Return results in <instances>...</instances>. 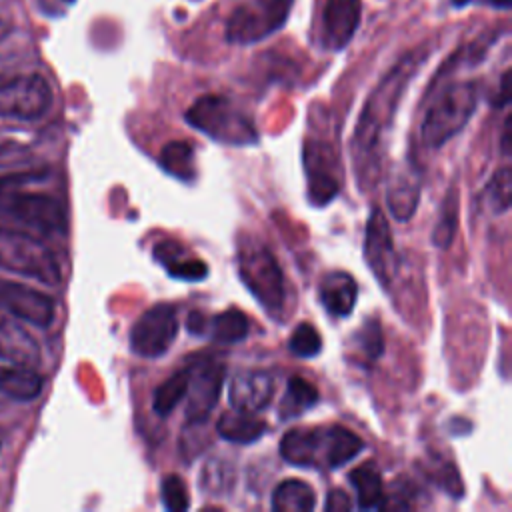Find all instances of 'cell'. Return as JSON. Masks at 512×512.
<instances>
[{
	"label": "cell",
	"mask_w": 512,
	"mask_h": 512,
	"mask_svg": "<svg viewBox=\"0 0 512 512\" xmlns=\"http://www.w3.org/2000/svg\"><path fill=\"white\" fill-rule=\"evenodd\" d=\"M224 374V364L214 358H200L188 366V402L184 410L188 424H202L208 420L220 398Z\"/></svg>",
	"instance_id": "12"
},
{
	"label": "cell",
	"mask_w": 512,
	"mask_h": 512,
	"mask_svg": "<svg viewBox=\"0 0 512 512\" xmlns=\"http://www.w3.org/2000/svg\"><path fill=\"white\" fill-rule=\"evenodd\" d=\"M510 194H512V174L508 166H502L492 174L486 186V200L494 212L504 214L510 208Z\"/></svg>",
	"instance_id": "30"
},
{
	"label": "cell",
	"mask_w": 512,
	"mask_h": 512,
	"mask_svg": "<svg viewBox=\"0 0 512 512\" xmlns=\"http://www.w3.org/2000/svg\"><path fill=\"white\" fill-rule=\"evenodd\" d=\"M322 338L320 332L310 322H300L288 340V350L298 358H312L320 352Z\"/></svg>",
	"instance_id": "32"
},
{
	"label": "cell",
	"mask_w": 512,
	"mask_h": 512,
	"mask_svg": "<svg viewBox=\"0 0 512 512\" xmlns=\"http://www.w3.org/2000/svg\"><path fill=\"white\" fill-rule=\"evenodd\" d=\"M428 52L424 48H416L404 54L376 84L370 96L364 102V108L358 116L352 140L350 154L354 176L360 190H372L380 176V156H382V140L390 130L392 120L396 116L398 104L418 72L424 64Z\"/></svg>",
	"instance_id": "1"
},
{
	"label": "cell",
	"mask_w": 512,
	"mask_h": 512,
	"mask_svg": "<svg viewBox=\"0 0 512 512\" xmlns=\"http://www.w3.org/2000/svg\"><path fill=\"white\" fill-rule=\"evenodd\" d=\"M178 334V314L172 304H156L134 322L130 350L142 358H158L170 350Z\"/></svg>",
	"instance_id": "10"
},
{
	"label": "cell",
	"mask_w": 512,
	"mask_h": 512,
	"mask_svg": "<svg viewBox=\"0 0 512 512\" xmlns=\"http://www.w3.org/2000/svg\"><path fill=\"white\" fill-rule=\"evenodd\" d=\"M8 32H10V26H8V22H4V20H0V42L8 36Z\"/></svg>",
	"instance_id": "39"
},
{
	"label": "cell",
	"mask_w": 512,
	"mask_h": 512,
	"mask_svg": "<svg viewBox=\"0 0 512 512\" xmlns=\"http://www.w3.org/2000/svg\"><path fill=\"white\" fill-rule=\"evenodd\" d=\"M30 158V150L12 138H0V168L22 164Z\"/></svg>",
	"instance_id": "35"
},
{
	"label": "cell",
	"mask_w": 512,
	"mask_h": 512,
	"mask_svg": "<svg viewBox=\"0 0 512 512\" xmlns=\"http://www.w3.org/2000/svg\"><path fill=\"white\" fill-rule=\"evenodd\" d=\"M502 152H504L506 156L510 154V118H506L504 130H502Z\"/></svg>",
	"instance_id": "38"
},
{
	"label": "cell",
	"mask_w": 512,
	"mask_h": 512,
	"mask_svg": "<svg viewBox=\"0 0 512 512\" xmlns=\"http://www.w3.org/2000/svg\"><path fill=\"white\" fill-rule=\"evenodd\" d=\"M164 172L170 176L192 182L196 178V160H194V146L186 140H172L168 142L158 158Z\"/></svg>",
	"instance_id": "27"
},
{
	"label": "cell",
	"mask_w": 512,
	"mask_h": 512,
	"mask_svg": "<svg viewBox=\"0 0 512 512\" xmlns=\"http://www.w3.org/2000/svg\"><path fill=\"white\" fill-rule=\"evenodd\" d=\"M274 394V378L266 370L238 372L228 386V402L232 410L256 414L268 408Z\"/></svg>",
	"instance_id": "16"
},
{
	"label": "cell",
	"mask_w": 512,
	"mask_h": 512,
	"mask_svg": "<svg viewBox=\"0 0 512 512\" xmlns=\"http://www.w3.org/2000/svg\"><path fill=\"white\" fill-rule=\"evenodd\" d=\"M206 324H208V318H206L202 312L194 310V312L188 314L186 330H188L190 334H194V336H204V334H206Z\"/></svg>",
	"instance_id": "37"
},
{
	"label": "cell",
	"mask_w": 512,
	"mask_h": 512,
	"mask_svg": "<svg viewBox=\"0 0 512 512\" xmlns=\"http://www.w3.org/2000/svg\"><path fill=\"white\" fill-rule=\"evenodd\" d=\"M360 16L362 0H326L322 10V46L332 52L346 48L358 30Z\"/></svg>",
	"instance_id": "15"
},
{
	"label": "cell",
	"mask_w": 512,
	"mask_h": 512,
	"mask_svg": "<svg viewBox=\"0 0 512 512\" xmlns=\"http://www.w3.org/2000/svg\"><path fill=\"white\" fill-rule=\"evenodd\" d=\"M0 308L40 328L50 326L56 312L54 300L46 292L8 280H0Z\"/></svg>",
	"instance_id": "14"
},
{
	"label": "cell",
	"mask_w": 512,
	"mask_h": 512,
	"mask_svg": "<svg viewBox=\"0 0 512 512\" xmlns=\"http://www.w3.org/2000/svg\"><path fill=\"white\" fill-rule=\"evenodd\" d=\"M478 106V84L454 82L442 90V94L430 104L420 136L428 148H440L454 138L472 118Z\"/></svg>",
	"instance_id": "5"
},
{
	"label": "cell",
	"mask_w": 512,
	"mask_h": 512,
	"mask_svg": "<svg viewBox=\"0 0 512 512\" xmlns=\"http://www.w3.org/2000/svg\"><path fill=\"white\" fill-rule=\"evenodd\" d=\"M354 344L366 360H376L384 352L382 328L376 320H366L354 334Z\"/></svg>",
	"instance_id": "33"
},
{
	"label": "cell",
	"mask_w": 512,
	"mask_h": 512,
	"mask_svg": "<svg viewBox=\"0 0 512 512\" xmlns=\"http://www.w3.org/2000/svg\"><path fill=\"white\" fill-rule=\"evenodd\" d=\"M302 166L308 202L320 208L330 204L340 192V168L334 150L322 140L308 138L302 146Z\"/></svg>",
	"instance_id": "9"
},
{
	"label": "cell",
	"mask_w": 512,
	"mask_h": 512,
	"mask_svg": "<svg viewBox=\"0 0 512 512\" xmlns=\"http://www.w3.org/2000/svg\"><path fill=\"white\" fill-rule=\"evenodd\" d=\"M0 210L42 234H62L66 230V212L62 204L48 194L4 190Z\"/></svg>",
	"instance_id": "8"
},
{
	"label": "cell",
	"mask_w": 512,
	"mask_h": 512,
	"mask_svg": "<svg viewBox=\"0 0 512 512\" xmlns=\"http://www.w3.org/2000/svg\"><path fill=\"white\" fill-rule=\"evenodd\" d=\"M494 6H500V8H508L510 6V0H492Z\"/></svg>",
	"instance_id": "40"
},
{
	"label": "cell",
	"mask_w": 512,
	"mask_h": 512,
	"mask_svg": "<svg viewBox=\"0 0 512 512\" xmlns=\"http://www.w3.org/2000/svg\"><path fill=\"white\" fill-rule=\"evenodd\" d=\"M0 268L28 276L48 286L60 284V266L54 252L38 238L0 226Z\"/></svg>",
	"instance_id": "6"
},
{
	"label": "cell",
	"mask_w": 512,
	"mask_h": 512,
	"mask_svg": "<svg viewBox=\"0 0 512 512\" xmlns=\"http://www.w3.org/2000/svg\"><path fill=\"white\" fill-rule=\"evenodd\" d=\"M232 482H234L232 468L224 460H218V458L206 462L200 472V488L210 494L228 492Z\"/></svg>",
	"instance_id": "31"
},
{
	"label": "cell",
	"mask_w": 512,
	"mask_h": 512,
	"mask_svg": "<svg viewBox=\"0 0 512 512\" xmlns=\"http://www.w3.org/2000/svg\"><path fill=\"white\" fill-rule=\"evenodd\" d=\"M294 0H246L226 20L230 44H254L284 26Z\"/></svg>",
	"instance_id": "7"
},
{
	"label": "cell",
	"mask_w": 512,
	"mask_h": 512,
	"mask_svg": "<svg viewBox=\"0 0 512 512\" xmlns=\"http://www.w3.org/2000/svg\"><path fill=\"white\" fill-rule=\"evenodd\" d=\"M324 508H326V510H336V512H340V510H350V508H352V500H350V496H348L344 490L336 488V490H330V492H328L326 502H324Z\"/></svg>",
	"instance_id": "36"
},
{
	"label": "cell",
	"mask_w": 512,
	"mask_h": 512,
	"mask_svg": "<svg viewBox=\"0 0 512 512\" xmlns=\"http://www.w3.org/2000/svg\"><path fill=\"white\" fill-rule=\"evenodd\" d=\"M248 330V316L238 308L218 312L208 318L206 324V334H210V338L218 344H236L248 336Z\"/></svg>",
	"instance_id": "26"
},
{
	"label": "cell",
	"mask_w": 512,
	"mask_h": 512,
	"mask_svg": "<svg viewBox=\"0 0 512 512\" xmlns=\"http://www.w3.org/2000/svg\"><path fill=\"white\" fill-rule=\"evenodd\" d=\"M188 390V368H182L174 372L170 378H166L160 386H156L152 394V410L156 416L166 418L172 414V410L184 400Z\"/></svg>",
	"instance_id": "28"
},
{
	"label": "cell",
	"mask_w": 512,
	"mask_h": 512,
	"mask_svg": "<svg viewBox=\"0 0 512 512\" xmlns=\"http://www.w3.org/2000/svg\"><path fill=\"white\" fill-rule=\"evenodd\" d=\"M364 448L358 434L346 426L292 428L280 440V456L298 468H340Z\"/></svg>",
	"instance_id": "2"
},
{
	"label": "cell",
	"mask_w": 512,
	"mask_h": 512,
	"mask_svg": "<svg viewBox=\"0 0 512 512\" xmlns=\"http://www.w3.org/2000/svg\"><path fill=\"white\" fill-rule=\"evenodd\" d=\"M42 376L30 366H0V394L14 400H34L42 392Z\"/></svg>",
	"instance_id": "22"
},
{
	"label": "cell",
	"mask_w": 512,
	"mask_h": 512,
	"mask_svg": "<svg viewBox=\"0 0 512 512\" xmlns=\"http://www.w3.org/2000/svg\"><path fill=\"white\" fill-rule=\"evenodd\" d=\"M364 260L366 266L372 270L374 278L382 288L392 284V278L398 270V256L394 252L392 232L380 208H372L366 230H364Z\"/></svg>",
	"instance_id": "13"
},
{
	"label": "cell",
	"mask_w": 512,
	"mask_h": 512,
	"mask_svg": "<svg viewBox=\"0 0 512 512\" xmlns=\"http://www.w3.org/2000/svg\"><path fill=\"white\" fill-rule=\"evenodd\" d=\"M154 260L172 276L184 282H200L208 276L204 260L196 258L178 240H160L152 248Z\"/></svg>",
	"instance_id": "17"
},
{
	"label": "cell",
	"mask_w": 512,
	"mask_h": 512,
	"mask_svg": "<svg viewBox=\"0 0 512 512\" xmlns=\"http://www.w3.org/2000/svg\"><path fill=\"white\" fill-rule=\"evenodd\" d=\"M0 358L20 366H38L40 348L16 320L0 314Z\"/></svg>",
	"instance_id": "20"
},
{
	"label": "cell",
	"mask_w": 512,
	"mask_h": 512,
	"mask_svg": "<svg viewBox=\"0 0 512 512\" xmlns=\"http://www.w3.org/2000/svg\"><path fill=\"white\" fill-rule=\"evenodd\" d=\"M456 228H458V190L456 186H452L442 200L440 216L432 230V244L440 250L448 248L454 240Z\"/></svg>",
	"instance_id": "29"
},
{
	"label": "cell",
	"mask_w": 512,
	"mask_h": 512,
	"mask_svg": "<svg viewBox=\"0 0 512 512\" xmlns=\"http://www.w3.org/2000/svg\"><path fill=\"white\" fill-rule=\"evenodd\" d=\"M456 6H464V4H468L470 0H452Z\"/></svg>",
	"instance_id": "41"
},
{
	"label": "cell",
	"mask_w": 512,
	"mask_h": 512,
	"mask_svg": "<svg viewBox=\"0 0 512 512\" xmlns=\"http://www.w3.org/2000/svg\"><path fill=\"white\" fill-rule=\"evenodd\" d=\"M320 400V392L318 388L308 382L306 378L302 376H292L286 384V392L280 400V418L282 420H288V418H296L300 416L302 412L314 408Z\"/></svg>",
	"instance_id": "25"
},
{
	"label": "cell",
	"mask_w": 512,
	"mask_h": 512,
	"mask_svg": "<svg viewBox=\"0 0 512 512\" xmlns=\"http://www.w3.org/2000/svg\"><path fill=\"white\" fill-rule=\"evenodd\" d=\"M320 302L324 310L334 318H346L352 314L358 300V284L356 280L342 270L328 272L320 280L318 288Z\"/></svg>",
	"instance_id": "19"
},
{
	"label": "cell",
	"mask_w": 512,
	"mask_h": 512,
	"mask_svg": "<svg viewBox=\"0 0 512 512\" xmlns=\"http://www.w3.org/2000/svg\"><path fill=\"white\" fill-rule=\"evenodd\" d=\"M184 120L208 138L228 146H252L258 130L248 112L234 100L220 94L200 96L184 114Z\"/></svg>",
	"instance_id": "4"
},
{
	"label": "cell",
	"mask_w": 512,
	"mask_h": 512,
	"mask_svg": "<svg viewBox=\"0 0 512 512\" xmlns=\"http://www.w3.org/2000/svg\"><path fill=\"white\" fill-rule=\"evenodd\" d=\"M350 484L356 490L358 498V508L360 510H376L384 508L386 498H384V486H382V476L380 470L372 462H364L356 466L348 474Z\"/></svg>",
	"instance_id": "23"
},
{
	"label": "cell",
	"mask_w": 512,
	"mask_h": 512,
	"mask_svg": "<svg viewBox=\"0 0 512 512\" xmlns=\"http://www.w3.org/2000/svg\"><path fill=\"white\" fill-rule=\"evenodd\" d=\"M268 430V424L262 418H256L250 412L234 410L220 416L216 422V432L220 438L232 444H252L260 440Z\"/></svg>",
	"instance_id": "21"
},
{
	"label": "cell",
	"mask_w": 512,
	"mask_h": 512,
	"mask_svg": "<svg viewBox=\"0 0 512 512\" xmlns=\"http://www.w3.org/2000/svg\"><path fill=\"white\" fill-rule=\"evenodd\" d=\"M420 188L422 176L414 166H404L394 172L386 188V204L396 220L406 222L412 218L420 202Z\"/></svg>",
	"instance_id": "18"
},
{
	"label": "cell",
	"mask_w": 512,
	"mask_h": 512,
	"mask_svg": "<svg viewBox=\"0 0 512 512\" xmlns=\"http://www.w3.org/2000/svg\"><path fill=\"white\" fill-rule=\"evenodd\" d=\"M272 508L276 512H310L316 508V494L310 484L290 478L274 488Z\"/></svg>",
	"instance_id": "24"
},
{
	"label": "cell",
	"mask_w": 512,
	"mask_h": 512,
	"mask_svg": "<svg viewBox=\"0 0 512 512\" xmlns=\"http://www.w3.org/2000/svg\"><path fill=\"white\" fill-rule=\"evenodd\" d=\"M236 264L248 292L270 316H278L286 300V282L272 250L260 238L242 234L236 244Z\"/></svg>",
	"instance_id": "3"
},
{
	"label": "cell",
	"mask_w": 512,
	"mask_h": 512,
	"mask_svg": "<svg viewBox=\"0 0 512 512\" xmlns=\"http://www.w3.org/2000/svg\"><path fill=\"white\" fill-rule=\"evenodd\" d=\"M52 106V88L40 74H22L0 84V116L38 120Z\"/></svg>",
	"instance_id": "11"
},
{
	"label": "cell",
	"mask_w": 512,
	"mask_h": 512,
	"mask_svg": "<svg viewBox=\"0 0 512 512\" xmlns=\"http://www.w3.org/2000/svg\"><path fill=\"white\" fill-rule=\"evenodd\" d=\"M160 492H162V504L166 510H172V512H180V510H186L190 506V500H188V490H186V484L180 476L176 474H166L164 480H162V486H160Z\"/></svg>",
	"instance_id": "34"
}]
</instances>
